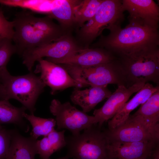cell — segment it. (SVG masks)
<instances>
[{
    "label": "cell",
    "mask_w": 159,
    "mask_h": 159,
    "mask_svg": "<svg viewBox=\"0 0 159 159\" xmlns=\"http://www.w3.org/2000/svg\"><path fill=\"white\" fill-rule=\"evenodd\" d=\"M124 11L129 13L128 19L134 20L158 28L159 7L153 0H123Z\"/></svg>",
    "instance_id": "9a60e30c"
},
{
    "label": "cell",
    "mask_w": 159,
    "mask_h": 159,
    "mask_svg": "<svg viewBox=\"0 0 159 159\" xmlns=\"http://www.w3.org/2000/svg\"><path fill=\"white\" fill-rule=\"evenodd\" d=\"M159 90V85L154 86L149 82L143 87L128 102L123 105L117 113L108 121L109 129H115L123 124L130 113L140 105L143 104L155 92Z\"/></svg>",
    "instance_id": "e0dca14e"
},
{
    "label": "cell",
    "mask_w": 159,
    "mask_h": 159,
    "mask_svg": "<svg viewBox=\"0 0 159 159\" xmlns=\"http://www.w3.org/2000/svg\"><path fill=\"white\" fill-rule=\"evenodd\" d=\"M26 110L23 106L16 107L11 105L9 100L0 99V125L11 123L23 126V115Z\"/></svg>",
    "instance_id": "603a6c76"
},
{
    "label": "cell",
    "mask_w": 159,
    "mask_h": 159,
    "mask_svg": "<svg viewBox=\"0 0 159 159\" xmlns=\"http://www.w3.org/2000/svg\"><path fill=\"white\" fill-rule=\"evenodd\" d=\"M105 131L110 141L159 142V139L149 130L140 123L129 117L119 127Z\"/></svg>",
    "instance_id": "4fadbf2b"
},
{
    "label": "cell",
    "mask_w": 159,
    "mask_h": 159,
    "mask_svg": "<svg viewBox=\"0 0 159 159\" xmlns=\"http://www.w3.org/2000/svg\"><path fill=\"white\" fill-rule=\"evenodd\" d=\"M14 33L12 21L8 20L0 8V37L12 39Z\"/></svg>",
    "instance_id": "83f0119b"
},
{
    "label": "cell",
    "mask_w": 159,
    "mask_h": 159,
    "mask_svg": "<svg viewBox=\"0 0 159 159\" xmlns=\"http://www.w3.org/2000/svg\"><path fill=\"white\" fill-rule=\"evenodd\" d=\"M95 125L65 138L67 153L59 159H110L109 141L105 130Z\"/></svg>",
    "instance_id": "3957f363"
},
{
    "label": "cell",
    "mask_w": 159,
    "mask_h": 159,
    "mask_svg": "<svg viewBox=\"0 0 159 159\" xmlns=\"http://www.w3.org/2000/svg\"><path fill=\"white\" fill-rule=\"evenodd\" d=\"M34 73L40 74L39 76L43 83L51 89L50 93L54 95L59 91L74 87H84L81 83L73 79L60 64H57L43 58L39 59Z\"/></svg>",
    "instance_id": "30bf717a"
},
{
    "label": "cell",
    "mask_w": 159,
    "mask_h": 159,
    "mask_svg": "<svg viewBox=\"0 0 159 159\" xmlns=\"http://www.w3.org/2000/svg\"><path fill=\"white\" fill-rule=\"evenodd\" d=\"M103 0H77L74 8L75 24L81 27L95 15Z\"/></svg>",
    "instance_id": "7402d4cb"
},
{
    "label": "cell",
    "mask_w": 159,
    "mask_h": 159,
    "mask_svg": "<svg viewBox=\"0 0 159 159\" xmlns=\"http://www.w3.org/2000/svg\"><path fill=\"white\" fill-rule=\"evenodd\" d=\"M158 142L110 141V159H148Z\"/></svg>",
    "instance_id": "5bb4252c"
},
{
    "label": "cell",
    "mask_w": 159,
    "mask_h": 159,
    "mask_svg": "<svg viewBox=\"0 0 159 159\" xmlns=\"http://www.w3.org/2000/svg\"><path fill=\"white\" fill-rule=\"evenodd\" d=\"M23 116L32 126L30 137L34 140H37L39 137L41 136H45L55 130L56 122L53 118H42L36 116L34 114L29 115L25 112Z\"/></svg>",
    "instance_id": "cb8c5ba5"
},
{
    "label": "cell",
    "mask_w": 159,
    "mask_h": 159,
    "mask_svg": "<svg viewBox=\"0 0 159 159\" xmlns=\"http://www.w3.org/2000/svg\"><path fill=\"white\" fill-rule=\"evenodd\" d=\"M65 132V130L58 132L54 130L42 139L37 140V154L41 159H50L54 153L66 146Z\"/></svg>",
    "instance_id": "ffe728a7"
},
{
    "label": "cell",
    "mask_w": 159,
    "mask_h": 159,
    "mask_svg": "<svg viewBox=\"0 0 159 159\" xmlns=\"http://www.w3.org/2000/svg\"><path fill=\"white\" fill-rule=\"evenodd\" d=\"M4 39V38L0 37V44Z\"/></svg>",
    "instance_id": "4dcf8cb0"
},
{
    "label": "cell",
    "mask_w": 159,
    "mask_h": 159,
    "mask_svg": "<svg viewBox=\"0 0 159 159\" xmlns=\"http://www.w3.org/2000/svg\"><path fill=\"white\" fill-rule=\"evenodd\" d=\"M126 79L127 87L149 81L159 84V48L142 50L117 58Z\"/></svg>",
    "instance_id": "277c9868"
},
{
    "label": "cell",
    "mask_w": 159,
    "mask_h": 159,
    "mask_svg": "<svg viewBox=\"0 0 159 159\" xmlns=\"http://www.w3.org/2000/svg\"><path fill=\"white\" fill-rule=\"evenodd\" d=\"M49 16L37 17L29 12L17 13L12 21L14 33L12 41L16 53L24 52L54 41L63 35L61 27Z\"/></svg>",
    "instance_id": "7a4b0ae2"
},
{
    "label": "cell",
    "mask_w": 159,
    "mask_h": 159,
    "mask_svg": "<svg viewBox=\"0 0 159 159\" xmlns=\"http://www.w3.org/2000/svg\"><path fill=\"white\" fill-rule=\"evenodd\" d=\"M37 140L25 137L12 130L10 149L7 159H35L37 154Z\"/></svg>",
    "instance_id": "d6986e66"
},
{
    "label": "cell",
    "mask_w": 159,
    "mask_h": 159,
    "mask_svg": "<svg viewBox=\"0 0 159 159\" xmlns=\"http://www.w3.org/2000/svg\"><path fill=\"white\" fill-rule=\"evenodd\" d=\"M5 3L7 6L24 7L48 14L53 7L54 0H6Z\"/></svg>",
    "instance_id": "d4e9b609"
},
{
    "label": "cell",
    "mask_w": 159,
    "mask_h": 159,
    "mask_svg": "<svg viewBox=\"0 0 159 159\" xmlns=\"http://www.w3.org/2000/svg\"><path fill=\"white\" fill-rule=\"evenodd\" d=\"M152 155V159H159V148L158 145L154 150Z\"/></svg>",
    "instance_id": "f1b7e54d"
},
{
    "label": "cell",
    "mask_w": 159,
    "mask_h": 159,
    "mask_svg": "<svg viewBox=\"0 0 159 159\" xmlns=\"http://www.w3.org/2000/svg\"><path fill=\"white\" fill-rule=\"evenodd\" d=\"M112 94L107 87H91L83 90L75 88L70 96V99L86 113L93 109L99 103L109 97Z\"/></svg>",
    "instance_id": "ac0fdd59"
},
{
    "label": "cell",
    "mask_w": 159,
    "mask_h": 159,
    "mask_svg": "<svg viewBox=\"0 0 159 159\" xmlns=\"http://www.w3.org/2000/svg\"><path fill=\"white\" fill-rule=\"evenodd\" d=\"M12 40L4 38L0 44V81L9 73L6 66L12 55L16 53V49Z\"/></svg>",
    "instance_id": "484cf974"
},
{
    "label": "cell",
    "mask_w": 159,
    "mask_h": 159,
    "mask_svg": "<svg viewBox=\"0 0 159 159\" xmlns=\"http://www.w3.org/2000/svg\"><path fill=\"white\" fill-rule=\"evenodd\" d=\"M49 109L55 117L57 129L68 130L72 135L78 134L95 124L94 116H90L79 110L69 102L62 103L54 99L51 102Z\"/></svg>",
    "instance_id": "ba28073f"
},
{
    "label": "cell",
    "mask_w": 159,
    "mask_h": 159,
    "mask_svg": "<svg viewBox=\"0 0 159 159\" xmlns=\"http://www.w3.org/2000/svg\"><path fill=\"white\" fill-rule=\"evenodd\" d=\"M129 118L137 121L159 138V90L153 93Z\"/></svg>",
    "instance_id": "2e32d148"
},
{
    "label": "cell",
    "mask_w": 159,
    "mask_h": 159,
    "mask_svg": "<svg viewBox=\"0 0 159 159\" xmlns=\"http://www.w3.org/2000/svg\"><path fill=\"white\" fill-rule=\"evenodd\" d=\"M81 48L72 37L63 34L52 42L24 52L21 56L23 64L31 72L35 62L40 59L62 58Z\"/></svg>",
    "instance_id": "9c48e42d"
},
{
    "label": "cell",
    "mask_w": 159,
    "mask_h": 159,
    "mask_svg": "<svg viewBox=\"0 0 159 159\" xmlns=\"http://www.w3.org/2000/svg\"><path fill=\"white\" fill-rule=\"evenodd\" d=\"M145 84L138 82L128 87L123 85L118 86L103 105L94 110L93 114L95 124H98L99 127H101L105 122L112 119L131 95L138 91Z\"/></svg>",
    "instance_id": "7c38bea8"
},
{
    "label": "cell",
    "mask_w": 159,
    "mask_h": 159,
    "mask_svg": "<svg viewBox=\"0 0 159 159\" xmlns=\"http://www.w3.org/2000/svg\"><path fill=\"white\" fill-rule=\"evenodd\" d=\"M122 0H103L94 16L81 27L80 39L89 44L101 35L103 30L121 25L124 20Z\"/></svg>",
    "instance_id": "52a82bcc"
},
{
    "label": "cell",
    "mask_w": 159,
    "mask_h": 159,
    "mask_svg": "<svg viewBox=\"0 0 159 159\" xmlns=\"http://www.w3.org/2000/svg\"><path fill=\"white\" fill-rule=\"evenodd\" d=\"M0 82L4 87L5 100H16L31 114H34L37 101L46 86L39 76L32 72L18 76H12L9 73Z\"/></svg>",
    "instance_id": "8992f818"
},
{
    "label": "cell",
    "mask_w": 159,
    "mask_h": 159,
    "mask_svg": "<svg viewBox=\"0 0 159 159\" xmlns=\"http://www.w3.org/2000/svg\"><path fill=\"white\" fill-rule=\"evenodd\" d=\"M124 28L121 25L109 28V34L102 36L93 48L100 47L111 52L117 58L145 49L159 47L158 28L128 19Z\"/></svg>",
    "instance_id": "6da1fadb"
},
{
    "label": "cell",
    "mask_w": 159,
    "mask_h": 159,
    "mask_svg": "<svg viewBox=\"0 0 159 159\" xmlns=\"http://www.w3.org/2000/svg\"><path fill=\"white\" fill-rule=\"evenodd\" d=\"M117 58L105 49L100 47L81 48L60 59L46 58L53 63L85 67L111 62Z\"/></svg>",
    "instance_id": "8fae6325"
},
{
    "label": "cell",
    "mask_w": 159,
    "mask_h": 159,
    "mask_svg": "<svg viewBox=\"0 0 159 159\" xmlns=\"http://www.w3.org/2000/svg\"><path fill=\"white\" fill-rule=\"evenodd\" d=\"M62 66L75 80L84 86L105 87L108 84L127 87L126 79L119 60L89 67L67 64Z\"/></svg>",
    "instance_id": "5b68a950"
},
{
    "label": "cell",
    "mask_w": 159,
    "mask_h": 159,
    "mask_svg": "<svg viewBox=\"0 0 159 159\" xmlns=\"http://www.w3.org/2000/svg\"><path fill=\"white\" fill-rule=\"evenodd\" d=\"M77 0H57L48 16L57 20L62 27L67 28L75 24L74 8Z\"/></svg>",
    "instance_id": "44dd1931"
},
{
    "label": "cell",
    "mask_w": 159,
    "mask_h": 159,
    "mask_svg": "<svg viewBox=\"0 0 159 159\" xmlns=\"http://www.w3.org/2000/svg\"><path fill=\"white\" fill-rule=\"evenodd\" d=\"M12 130L0 125V159H7L10 146Z\"/></svg>",
    "instance_id": "4316f807"
},
{
    "label": "cell",
    "mask_w": 159,
    "mask_h": 159,
    "mask_svg": "<svg viewBox=\"0 0 159 159\" xmlns=\"http://www.w3.org/2000/svg\"><path fill=\"white\" fill-rule=\"evenodd\" d=\"M5 94L4 87L0 81V99H5Z\"/></svg>",
    "instance_id": "f546056e"
}]
</instances>
